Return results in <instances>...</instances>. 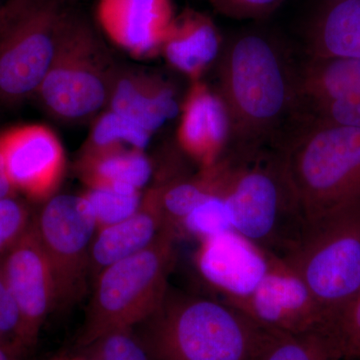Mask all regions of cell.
Instances as JSON below:
<instances>
[{
  "label": "cell",
  "instance_id": "1",
  "mask_svg": "<svg viewBox=\"0 0 360 360\" xmlns=\"http://www.w3.org/2000/svg\"><path fill=\"white\" fill-rule=\"evenodd\" d=\"M220 56L217 92L231 123L229 153L269 149L300 103L298 72L278 42L259 30L238 33Z\"/></svg>",
  "mask_w": 360,
  "mask_h": 360
},
{
  "label": "cell",
  "instance_id": "2",
  "mask_svg": "<svg viewBox=\"0 0 360 360\" xmlns=\"http://www.w3.org/2000/svg\"><path fill=\"white\" fill-rule=\"evenodd\" d=\"M210 168L233 231L269 255L288 259L304 240L309 224L278 149L227 153Z\"/></svg>",
  "mask_w": 360,
  "mask_h": 360
},
{
  "label": "cell",
  "instance_id": "3",
  "mask_svg": "<svg viewBox=\"0 0 360 360\" xmlns=\"http://www.w3.org/2000/svg\"><path fill=\"white\" fill-rule=\"evenodd\" d=\"M134 329L153 360H257L274 333L224 300L169 288Z\"/></svg>",
  "mask_w": 360,
  "mask_h": 360
},
{
  "label": "cell",
  "instance_id": "4",
  "mask_svg": "<svg viewBox=\"0 0 360 360\" xmlns=\"http://www.w3.org/2000/svg\"><path fill=\"white\" fill-rule=\"evenodd\" d=\"M278 150L309 226L360 205V129L309 118Z\"/></svg>",
  "mask_w": 360,
  "mask_h": 360
},
{
  "label": "cell",
  "instance_id": "5",
  "mask_svg": "<svg viewBox=\"0 0 360 360\" xmlns=\"http://www.w3.org/2000/svg\"><path fill=\"white\" fill-rule=\"evenodd\" d=\"M120 68L89 21L66 11L53 60L37 96L56 120L86 122L108 108Z\"/></svg>",
  "mask_w": 360,
  "mask_h": 360
},
{
  "label": "cell",
  "instance_id": "6",
  "mask_svg": "<svg viewBox=\"0 0 360 360\" xmlns=\"http://www.w3.org/2000/svg\"><path fill=\"white\" fill-rule=\"evenodd\" d=\"M176 238L165 231L153 245L96 276L80 342L89 347L111 331L136 328L155 314L168 290Z\"/></svg>",
  "mask_w": 360,
  "mask_h": 360
},
{
  "label": "cell",
  "instance_id": "7",
  "mask_svg": "<svg viewBox=\"0 0 360 360\" xmlns=\"http://www.w3.org/2000/svg\"><path fill=\"white\" fill-rule=\"evenodd\" d=\"M284 262L307 284L323 323L345 309L360 293V205L314 222Z\"/></svg>",
  "mask_w": 360,
  "mask_h": 360
},
{
  "label": "cell",
  "instance_id": "8",
  "mask_svg": "<svg viewBox=\"0 0 360 360\" xmlns=\"http://www.w3.org/2000/svg\"><path fill=\"white\" fill-rule=\"evenodd\" d=\"M66 9L63 0H6L0 13V101L37 96Z\"/></svg>",
  "mask_w": 360,
  "mask_h": 360
},
{
  "label": "cell",
  "instance_id": "9",
  "mask_svg": "<svg viewBox=\"0 0 360 360\" xmlns=\"http://www.w3.org/2000/svg\"><path fill=\"white\" fill-rule=\"evenodd\" d=\"M33 226L56 286V304L78 300L90 274V253L98 227L84 195L54 194L45 200Z\"/></svg>",
  "mask_w": 360,
  "mask_h": 360
},
{
  "label": "cell",
  "instance_id": "10",
  "mask_svg": "<svg viewBox=\"0 0 360 360\" xmlns=\"http://www.w3.org/2000/svg\"><path fill=\"white\" fill-rule=\"evenodd\" d=\"M270 330L303 335L321 328L324 321L307 284L283 259L271 257L266 276L243 300L229 303Z\"/></svg>",
  "mask_w": 360,
  "mask_h": 360
},
{
  "label": "cell",
  "instance_id": "11",
  "mask_svg": "<svg viewBox=\"0 0 360 360\" xmlns=\"http://www.w3.org/2000/svg\"><path fill=\"white\" fill-rule=\"evenodd\" d=\"M0 153L14 191L37 200L56 193L65 155L58 135L39 124L22 125L0 135Z\"/></svg>",
  "mask_w": 360,
  "mask_h": 360
},
{
  "label": "cell",
  "instance_id": "12",
  "mask_svg": "<svg viewBox=\"0 0 360 360\" xmlns=\"http://www.w3.org/2000/svg\"><path fill=\"white\" fill-rule=\"evenodd\" d=\"M271 257L232 229L200 241L195 262L208 285L231 303L255 290L269 271Z\"/></svg>",
  "mask_w": 360,
  "mask_h": 360
},
{
  "label": "cell",
  "instance_id": "13",
  "mask_svg": "<svg viewBox=\"0 0 360 360\" xmlns=\"http://www.w3.org/2000/svg\"><path fill=\"white\" fill-rule=\"evenodd\" d=\"M0 270L22 315L32 345L42 324L56 307V286L51 265L33 226L0 260Z\"/></svg>",
  "mask_w": 360,
  "mask_h": 360
},
{
  "label": "cell",
  "instance_id": "14",
  "mask_svg": "<svg viewBox=\"0 0 360 360\" xmlns=\"http://www.w3.org/2000/svg\"><path fill=\"white\" fill-rule=\"evenodd\" d=\"M98 16L108 37L136 58L160 51L174 20L169 0H101Z\"/></svg>",
  "mask_w": 360,
  "mask_h": 360
},
{
  "label": "cell",
  "instance_id": "15",
  "mask_svg": "<svg viewBox=\"0 0 360 360\" xmlns=\"http://www.w3.org/2000/svg\"><path fill=\"white\" fill-rule=\"evenodd\" d=\"M179 141L202 168L217 163L229 146L231 123L224 101L198 80L181 108Z\"/></svg>",
  "mask_w": 360,
  "mask_h": 360
},
{
  "label": "cell",
  "instance_id": "16",
  "mask_svg": "<svg viewBox=\"0 0 360 360\" xmlns=\"http://www.w3.org/2000/svg\"><path fill=\"white\" fill-rule=\"evenodd\" d=\"M108 108L131 118L150 134L180 111L169 85L155 75L131 68L118 70Z\"/></svg>",
  "mask_w": 360,
  "mask_h": 360
},
{
  "label": "cell",
  "instance_id": "17",
  "mask_svg": "<svg viewBox=\"0 0 360 360\" xmlns=\"http://www.w3.org/2000/svg\"><path fill=\"white\" fill-rule=\"evenodd\" d=\"M167 231L160 210L146 193L134 214L97 231L90 253V274L97 276L106 267L141 252Z\"/></svg>",
  "mask_w": 360,
  "mask_h": 360
},
{
  "label": "cell",
  "instance_id": "18",
  "mask_svg": "<svg viewBox=\"0 0 360 360\" xmlns=\"http://www.w3.org/2000/svg\"><path fill=\"white\" fill-rule=\"evenodd\" d=\"M221 49L219 33L212 21L188 11L172 20L160 51L170 65L195 82Z\"/></svg>",
  "mask_w": 360,
  "mask_h": 360
},
{
  "label": "cell",
  "instance_id": "19",
  "mask_svg": "<svg viewBox=\"0 0 360 360\" xmlns=\"http://www.w3.org/2000/svg\"><path fill=\"white\" fill-rule=\"evenodd\" d=\"M314 58L360 60V0H328L309 32Z\"/></svg>",
  "mask_w": 360,
  "mask_h": 360
},
{
  "label": "cell",
  "instance_id": "20",
  "mask_svg": "<svg viewBox=\"0 0 360 360\" xmlns=\"http://www.w3.org/2000/svg\"><path fill=\"white\" fill-rule=\"evenodd\" d=\"M87 186H123L141 191L153 176V165L143 150L123 146L85 148L78 165Z\"/></svg>",
  "mask_w": 360,
  "mask_h": 360
},
{
  "label": "cell",
  "instance_id": "21",
  "mask_svg": "<svg viewBox=\"0 0 360 360\" xmlns=\"http://www.w3.org/2000/svg\"><path fill=\"white\" fill-rule=\"evenodd\" d=\"M300 101L360 97V60L314 58L298 72Z\"/></svg>",
  "mask_w": 360,
  "mask_h": 360
},
{
  "label": "cell",
  "instance_id": "22",
  "mask_svg": "<svg viewBox=\"0 0 360 360\" xmlns=\"http://www.w3.org/2000/svg\"><path fill=\"white\" fill-rule=\"evenodd\" d=\"M165 220V229L179 236L180 226L189 212L215 191L212 175L207 167L191 177L168 180L148 191Z\"/></svg>",
  "mask_w": 360,
  "mask_h": 360
},
{
  "label": "cell",
  "instance_id": "23",
  "mask_svg": "<svg viewBox=\"0 0 360 360\" xmlns=\"http://www.w3.org/2000/svg\"><path fill=\"white\" fill-rule=\"evenodd\" d=\"M82 195L98 229L129 219L142 203L141 191L129 186H92Z\"/></svg>",
  "mask_w": 360,
  "mask_h": 360
},
{
  "label": "cell",
  "instance_id": "24",
  "mask_svg": "<svg viewBox=\"0 0 360 360\" xmlns=\"http://www.w3.org/2000/svg\"><path fill=\"white\" fill-rule=\"evenodd\" d=\"M257 360H343L317 331L290 335L274 331Z\"/></svg>",
  "mask_w": 360,
  "mask_h": 360
},
{
  "label": "cell",
  "instance_id": "25",
  "mask_svg": "<svg viewBox=\"0 0 360 360\" xmlns=\"http://www.w3.org/2000/svg\"><path fill=\"white\" fill-rule=\"evenodd\" d=\"M151 135L131 118L108 110L96 120L85 148L123 146L143 150L150 142Z\"/></svg>",
  "mask_w": 360,
  "mask_h": 360
},
{
  "label": "cell",
  "instance_id": "26",
  "mask_svg": "<svg viewBox=\"0 0 360 360\" xmlns=\"http://www.w3.org/2000/svg\"><path fill=\"white\" fill-rule=\"evenodd\" d=\"M343 360L360 359V293L317 329Z\"/></svg>",
  "mask_w": 360,
  "mask_h": 360
},
{
  "label": "cell",
  "instance_id": "27",
  "mask_svg": "<svg viewBox=\"0 0 360 360\" xmlns=\"http://www.w3.org/2000/svg\"><path fill=\"white\" fill-rule=\"evenodd\" d=\"M232 229L229 205L221 194L214 193L189 212L180 226L179 236L186 234L202 241Z\"/></svg>",
  "mask_w": 360,
  "mask_h": 360
},
{
  "label": "cell",
  "instance_id": "28",
  "mask_svg": "<svg viewBox=\"0 0 360 360\" xmlns=\"http://www.w3.org/2000/svg\"><path fill=\"white\" fill-rule=\"evenodd\" d=\"M89 347L91 360H153L134 328L111 331Z\"/></svg>",
  "mask_w": 360,
  "mask_h": 360
},
{
  "label": "cell",
  "instance_id": "29",
  "mask_svg": "<svg viewBox=\"0 0 360 360\" xmlns=\"http://www.w3.org/2000/svg\"><path fill=\"white\" fill-rule=\"evenodd\" d=\"M0 345L22 355L32 347L18 303L0 270Z\"/></svg>",
  "mask_w": 360,
  "mask_h": 360
},
{
  "label": "cell",
  "instance_id": "30",
  "mask_svg": "<svg viewBox=\"0 0 360 360\" xmlns=\"http://www.w3.org/2000/svg\"><path fill=\"white\" fill-rule=\"evenodd\" d=\"M32 221L25 203L13 195L0 200V260L22 238Z\"/></svg>",
  "mask_w": 360,
  "mask_h": 360
},
{
  "label": "cell",
  "instance_id": "31",
  "mask_svg": "<svg viewBox=\"0 0 360 360\" xmlns=\"http://www.w3.org/2000/svg\"><path fill=\"white\" fill-rule=\"evenodd\" d=\"M309 103L311 120L360 129V97H338Z\"/></svg>",
  "mask_w": 360,
  "mask_h": 360
},
{
  "label": "cell",
  "instance_id": "32",
  "mask_svg": "<svg viewBox=\"0 0 360 360\" xmlns=\"http://www.w3.org/2000/svg\"><path fill=\"white\" fill-rule=\"evenodd\" d=\"M284 0H210L219 13L238 20L264 18Z\"/></svg>",
  "mask_w": 360,
  "mask_h": 360
},
{
  "label": "cell",
  "instance_id": "33",
  "mask_svg": "<svg viewBox=\"0 0 360 360\" xmlns=\"http://www.w3.org/2000/svg\"><path fill=\"white\" fill-rule=\"evenodd\" d=\"M14 188L11 184V180L7 175L6 165H4V158L0 153V200L6 196L13 195Z\"/></svg>",
  "mask_w": 360,
  "mask_h": 360
},
{
  "label": "cell",
  "instance_id": "34",
  "mask_svg": "<svg viewBox=\"0 0 360 360\" xmlns=\"http://www.w3.org/2000/svg\"><path fill=\"white\" fill-rule=\"evenodd\" d=\"M21 355L0 345V360H20Z\"/></svg>",
  "mask_w": 360,
  "mask_h": 360
},
{
  "label": "cell",
  "instance_id": "35",
  "mask_svg": "<svg viewBox=\"0 0 360 360\" xmlns=\"http://www.w3.org/2000/svg\"><path fill=\"white\" fill-rule=\"evenodd\" d=\"M6 1H2V0H0V13H1L2 8H4V4Z\"/></svg>",
  "mask_w": 360,
  "mask_h": 360
},
{
  "label": "cell",
  "instance_id": "36",
  "mask_svg": "<svg viewBox=\"0 0 360 360\" xmlns=\"http://www.w3.org/2000/svg\"><path fill=\"white\" fill-rule=\"evenodd\" d=\"M70 360H84V359H70Z\"/></svg>",
  "mask_w": 360,
  "mask_h": 360
}]
</instances>
